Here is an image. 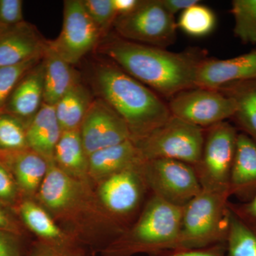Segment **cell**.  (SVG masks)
<instances>
[{
  "label": "cell",
  "mask_w": 256,
  "mask_h": 256,
  "mask_svg": "<svg viewBox=\"0 0 256 256\" xmlns=\"http://www.w3.org/2000/svg\"><path fill=\"white\" fill-rule=\"evenodd\" d=\"M36 200L55 222L79 242H110L126 230L101 204L95 185L64 172L48 162Z\"/></svg>",
  "instance_id": "obj_1"
},
{
  "label": "cell",
  "mask_w": 256,
  "mask_h": 256,
  "mask_svg": "<svg viewBox=\"0 0 256 256\" xmlns=\"http://www.w3.org/2000/svg\"><path fill=\"white\" fill-rule=\"evenodd\" d=\"M98 48L133 78L170 99L196 87L198 67L206 58L198 50L176 53L128 41L117 35L104 37Z\"/></svg>",
  "instance_id": "obj_2"
},
{
  "label": "cell",
  "mask_w": 256,
  "mask_h": 256,
  "mask_svg": "<svg viewBox=\"0 0 256 256\" xmlns=\"http://www.w3.org/2000/svg\"><path fill=\"white\" fill-rule=\"evenodd\" d=\"M94 82L99 98L126 121L132 140L146 136L171 117L168 104L158 94L111 60L98 64Z\"/></svg>",
  "instance_id": "obj_3"
},
{
  "label": "cell",
  "mask_w": 256,
  "mask_h": 256,
  "mask_svg": "<svg viewBox=\"0 0 256 256\" xmlns=\"http://www.w3.org/2000/svg\"><path fill=\"white\" fill-rule=\"evenodd\" d=\"M183 207L174 206L152 195L137 220L101 248V256H160L174 252Z\"/></svg>",
  "instance_id": "obj_4"
},
{
  "label": "cell",
  "mask_w": 256,
  "mask_h": 256,
  "mask_svg": "<svg viewBox=\"0 0 256 256\" xmlns=\"http://www.w3.org/2000/svg\"><path fill=\"white\" fill-rule=\"evenodd\" d=\"M230 196L228 192L202 190L185 205L174 252L225 244Z\"/></svg>",
  "instance_id": "obj_5"
},
{
  "label": "cell",
  "mask_w": 256,
  "mask_h": 256,
  "mask_svg": "<svg viewBox=\"0 0 256 256\" xmlns=\"http://www.w3.org/2000/svg\"><path fill=\"white\" fill-rule=\"evenodd\" d=\"M204 137L203 128L171 116L146 136L132 140L143 161L171 159L194 166L201 158Z\"/></svg>",
  "instance_id": "obj_6"
},
{
  "label": "cell",
  "mask_w": 256,
  "mask_h": 256,
  "mask_svg": "<svg viewBox=\"0 0 256 256\" xmlns=\"http://www.w3.org/2000/svg\"><path fill=\"white\" fill-rule=\"evenodd\" d=\"M238 134L236 128L226 121L208 128L201 158L194 166L202 190L230 193Z\"/></svg>",
  "instance_id": "obj_7"
},
{
  "label": "cell",
  "mask_w": 256,
  "mask_h": 256,
  "mask_svg": "<svg viewBox=\"0 0 256 256\" xmlns=\"http://www.w3.org/2000/svg\"><path fill=\"white\" fill-rule=\"evenodd\" d=\"M117 36L136 43L165 48L176 41L178 24L160 0H142L130 14L114 24Z\"/></svg>",
  "instance_id": "obj_8"
},
{
  "label": "cell",
  "mask_w": 256,
  "mask_h": 256,
  "mask_svg": "<svg viewBox=\"0 0 256 256\" xmlns=\"http://www.w3.org/2000/svg\"><path fill=\"white\" fill-rule=\"evenodd\" d=\"M143 175L148 190L174 206L184 207L202 192L194 168L171 159L144 161Z\"/></svg>",
  "instance_id": "obj_9"
},
{
  "label": "cell",
  "mask_w": 256,
  "mask_h": 256,
  "mask_svg": "<svg viewBox=\"0 0 256 256\" xmlns=\"http://www.w3.org/2000/svg\"><path fill=\"white\" fill-rule=\"evenodd\" d=\"M143 162L110 175L95 186L98 198L106 212L126 228L128 218L140 208L149 190L143 175Z\"/></svg>",
  "instance_id": "obj_10"
},
{
  "label": "cell",
  "mask_w": 256,
  "mask_h": 256,
  "mask_svg": "<svg viewBox=\"0 0 256 256\" xmlns=\"http://www.w3.org/2000/svg\"><path fill=\"white\" fill-rule=\"evenodd\" d=\"M171 114L200 128H210L235 114V101L218 90L194 87L178 92L168 104Z\"/></svg>",
  "instance_id": "obj_11"
},
{
  "label": "cell",
  "mask_w": 256,
  "mask_h": 256,
  "mask_svg": "<svg viewBox=\"0 0 256 256\" xmlns=\"http://www.w3.org/2000/svg\"><path fill=\"white\" fill-rule=\"evenodd\" d=\"M102 32L82 5V0L64 2V21L60 36L50 46L66 62L74 65L98 46Z\"/></svg>",
  "instance_id": "obj_12"
},
{
  "label": "cell",
  "mask_w": 256,
  "mask_h": 256,
  "mask_svg": "<svg viewBox=\"0 0 256 256\" xmlns=\"http://www.w3.org/2000/svg\"><path fill=\"white\" fill-rule=\"evenodd\" d=\"M80 133L88 156L132 138L126 121L100 98L92 100L80 126Z\"/></svg>",
  "instance_id": "obj_13"
},
{
  "label": "cell",
  "mask_w": 256,
  "mask_h": 256,
  "mask_svg": "<svg viewBox=\"0 0 256 256\" xmlns=\"http://www.w3.org/2000/svg\"><path fill=\"white\" fill-rule=\"evenodd\" d=\"M22 223L34 234L38 242L72 254H82L79 242L55 222L35 198H22L18 204Z\"/></svg>",
  "instance_id": "obj_14"
},
{
  "label": "cell",
  "mask_w": 256,
  "mask_h": 256,
  "mask_svg": "<svg viewBox=\"0 0 256 256\" xmlns=\"http://www.w3.org/2000/svg\"><path fill=\"white\" fill-rule=\"evenodd\" d=\"M48 41L32 24L24 21L0 31V68L22 63L45 54Z\"/></svg>",
  "instance_id": "obj_15"
},
{
  "label": "cell",
  "mask_w": 256,
  "mask_h": 256,
  "mask_svg": "<svg viewBox=\"0 0 256 256\" xmlns=\"http://www.w3.org/2000/svg\"><path fill=\"white\" fill-rule=\"evenodd\" d=\"M256 79V50L228 60L205 58L198 67L196 86L218 90L230 82Z\"/></svg>",
  "instance_id": "obj_16"
},
{
  "label": "cell",
  "mask_w": 256,
  "mask_h": 256,
  "mask_svg": "<svg viewBox=\"0 0 256 256\" xmlns=\"http://www.w3.org/2000/svg\"><path fill=\"white\" fill-rule=\"evenodd\" d=\"M0 163L12 174L23 198H35L48 172V162L30 148L0 151Z\"/></svg>",
  "instance_id": "obj_17"
},
{
  "label": "cell",
  "mask_w": 256,
  "mask_h": 256,
  "mask_svg": "<svg viewBox=\"0 0 256 256\" xmlns=\"http://www.w3.org/2000/svg\"><path fill=\"white\" fill-rule=\"evenodd\" d=\"M44 74L42 60L18 82L10 95L3 112L22 120L28 126L43 104Z\"/></svg>",
  "instance_id": "obj_18"
},
{
  "label": "cell",
  "mask_w": 256,
  "mask_h": 256,
  "mask_svg": "<svg viewBox=\"0 0 256 256\" xmlns=\"http://www.w3.org/2000/svg\"><path fill=\"white\" fill-rule=\"evenodd\" d=\"M229 192L242 201L248 202L256 194V141L238 133Z\"/></svg>",
  "instance_id": "obj_19"
},
{
  "label": "cell",
  "mask_w": 256,
  "mask_h": 256,
  "mask_svg": "<svg viewBox=\"0 0 256 256\" xmlns=\"http://www.w3.org/2000/svg\"><path fill=\"white\" fill-rule=\"evenodd\" d=\"M44 104L55 106L69 90L80 82V75L73 65L66 62L48 42L43 58Z\"/></svg>",
  "instance_id": "obj_20"
},
{
  "label": "cell",
  "mask_w": 256,
  "mask_h": 256,
  "mask_svg": "<svg viewBox=\"0 0 256 256\" xmlns=\"http://www.w3.org/2000/svg\"><path fill=\"white\" fill-rule=\"evenodd\" d=\"M143 161L132 140L108 146L88 156V178L94 185L114 173Z\"/></svg>",
  "instance_id": "obj_21"
},
{
  "label": "cell",
  "mask_w": 256,
  "mask_h": 256,
  "mask_svg": "<svg viewBox=\"0 0 256 256\" xmlns=\"http://www.w3.org/2000/svg\"><path fill=\"white\" fill-rule=\"evenodd\" d=\"M62 133L54 106L43 102L41 108L26 126L28 148L48 162L54 161L56 146Z\"/></svg>",
  "instance_id": "obj_22"
},
{
  "label": "cell",
  "mask_w": 256,
  "mask_h": 256,
  "mask_svg": "<svg viewBox=\"0 0 256 256\" xmlns=\"http://www.w3.org/2000/svg\"><path fill=\"white\" fill-rule=\"evenodd\" d=\"M226 256H256V222L228 202Z\"/></svg>",
  "instance_id": "obj_23"
},
{
  "label": "cell",
  "mask_w": 256,
  "mask_h": 256,
  "mask_svg": "<svg viewBox=\"0 0 256 256\" xmlns=\"http://www.w3.org/2000/svg\"><path fill=\"white\" fill-rule=\"evenodd\" d=\"M218 90L235 101L232 119L242 133L256 141V79L230 82Z\"/></svg>",
  "instance_id": "obj_24"
},
{
  "label": "cell",
  "mask_w": 256,
  "mask_h": 256,
  "mask_svg": "<svg viewBox=\"0 0 256 256\" xmlns=\"http://www.w3.org/2000/svg\"><path fill=\"white\" fill-rule=\"evenodd\" d=\"M54 161L70 176L90 181L88 156L82 144L80 129L62 132L56 146Z\"/></svg>",
  "instance_id": "obj_25"
},
{
  "label": "cell",
  "mask_w": 256,
  "mask_h": 256,
  "mask_svg": "<svg viewBox=\"0 0 256 256\" xmlns=\"http://www.w3.org/2000/svg\"><path fill=\"white\" fill-rule=\"evenodd\" d=\"M94 98L82 82L74 86L54 106L62 132L80 129Z\"/></svg>",
  "instance_id": "obj_26"
},
{
  "label": "cell",
  "mask_w": 256,
  "mask_h": 256,
  "mask_svg": "<svg viewBox=\"0 0 256 256\" xmlns=\"http://www.w3.org/2000/svg\"><path fill=\"white\" fill-rule=\"evenodd\" d=\"M216 22L214 12L208 6L197 3L182 12L178 26L190 36L201 37L213 31Z\"/></svg>",
  "instance_id": "obj_27"
},
{
  "label": "cell",
  "mask_w": 256,
  "mask_h": 256,
  "mask_svg": "<svg viewBox=\"0 0 256 256\" xmlns=\"http://www.w3.org/2000/svg\"><path fill=\"white\" fill-rule=\"evenodd\" d=\"M230 12L234 35L245 44H256V0H234Z\"/></svg>",
  "instance_id": "obj_28"
},
{
  "label": "cell",
  "mask_w": 256,
  "mask_h": 256,
  "mask_svg": "<svg viewBox=\"0 0 256 256\" xmlns=\"http://www.w3.org/2000/svg\"><path fill=\"white\" fill-rule=\"evenodd\" d=\"M28 148L26 124L12 114L0 112V151L14 152Z\"/></svg>",
  "instance_id": "obj_29"
},
{
  "label": "cell",
  "mask_w": 256,
  "mask_h": 256,
  "mask_svg": "<svg viewBox=\"0 0 256 256\" xmlns=\"http://www.w3.org/2000/svg\"><path fill=\"white\" fill-rule=\"evenodd\" d=\"M43 58H35L16 65L0 68V112L4 111L10 95L20 80L32 68L40 63Z\"/></svg>",
  "instance_id": "obj_30"
},
{
  "label": "cell",
  "mask_w": 256,
  "mask_h": 256,
  "mask_svg": "<svg viewBox=\"0 0 256 256\" xmlns=\"http://www.w3.org/2000/svg\"><path fill=\"white\" fill-rule=\"evenodd\" d=\"M82 5L92 21L102 32L104 37L118 18L112 0H82Z\"/></svg>",
  "instance_id": "obj_31"
},
{
  "label": "cell",
  "mask_w": 256,
  "mask_h": 256,
  "mask_svg": "<svg viewBox=\"0 0 256 256\" xmlns=\"http://www.w3.org/2000/svg\"><path fill=\"white\" fill-rule=\"evenodd\" d=\"M21 196L12 174L0 163V204L16 206L21 200Z\"/></svg>",
  "instance_id": "obj_32"
},
{
  "label": "cell",
  "mask_w": 256,
  "mask_h": 256,
  "mask_svg": "<svg viewBox=\"0 0 256 256\" xmlns=\"http://www.w3.org/2000/svg\"><path fill=\"white\" fill-rule=\"evenodd\" d=\"M24 21L23 1L0 0V31L13 28Z\"/></svg>",
  "instance_id": "obj_33"
},
{
  "label": "cell",
  "mask_w": 256,
  "mask_h": 256,
  "mask_svg": "<svg viewBox=\"0 0 256 256\" xmlns=\"http://www.w3.org/2000/svg\"><path fill=\"white\" fill-rule=\"evenodd\" d=\"M18 236L0 232V256H23Z\"/></svg>",
  "instance_id": "obj_34"
},
{
  "label": "cell",
  "mask_w": 256,
  "mask_h": 256,
  "mask_svg": "<svg viewBox=\"0 0 256 256\" xmlns=\"http://www.w3.org/2000/svg\"><path fill=\"white\" fill-rule=\"evenodd\" d=\"M158 256H226L225 244H218L214 246L196 250H176Z\"/></svg>",
  "instance_id": "obj_35"
},
{
  "label": "cell",
  "mask_w": 256,
  "mask_h": 256,
  "mask_svg": "<svg viewBox=\"0 0 256 256\" xmlns=\"http://www.w3.org/2000/svg\"><path fill=\"white\" fill-rule=\"evenodd\" d=\"M0 232L21 236L23 234L21 224L11 213L0 205Z\"/></svg>",
  "instance_id": "obj_36"
},
{
  "label": "cell",
  "mask_w": 256,
  "mask_h": 256,
  "mask_svg": "<svg viewBox=\"0 0 256 256\" xmlns=\"http://www.w3.org/2000/svg\"><path fill=\"white\" fill-rule=\"evenodd\" d=\"M28 256H86L84 254H72L48 244L38 242L34 245Z\"/></svg>",
  "instance_id": "obj_37"
},
{
  "label": "cell",
  "mask_w": 256,
  "mask_h": 256,
  "mask_svg": "<svg viewBox=\"0 0 256 256\" xmlns=\"http://www.w3.org/2000/svg\"><path fill=\"white\" fill-rule=\"evenodd\" d=\"M162 4L170 14L174 16L180 11H184L200 2L198 0H160Z\"/></svg>",
  "instance_id": "obj_38"
},
{
  "label": "cell",
  "mask_w": 256,
  "mask_h": 256,
  "mask_svg": "<svg viewBox=\"0 0 256 256\" xmlns=\"http://www.w3.org/2000/svg\"><path fill=\"white\" fill-rule=\"evenodd\" d=\"M142 0H112L118 16L130 14L137 9Z\"/></svg>",
  "instance_id": "obj_39"
},
{
  "label": "cell",
  "mask_w": 256,
  "mask_h": 256,
  "mask_svg": "<svg viewBox=\"0 0 256 256\" xmlns=\"http://www.w3.org/2000/svg\"><path fill=\"white\" fill-rule=\"evenodd\" d=\"M238 206L246 214L256 222V194L250 201L242 204H238Z\"/></svg>",
  "instance_id": "obj_40"
}]
</instances>
